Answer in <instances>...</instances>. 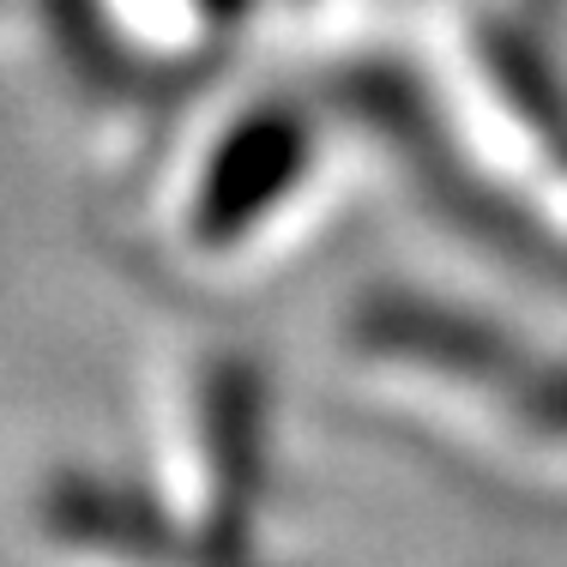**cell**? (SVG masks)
Instances as JSON below:
<instances>
[{"mask_svg": "<svg viewBox=\"0 0 567 567\" xmlns=\"http://www.w3.org/2000/svg\"><path fill=\"white\" fill-rule=\"evenodd\" d=\"M332 145L320 115L290 91L218 110L152 182V248L199 284L260 278L290 260L327 212Z\"/></svg>", "mask_w": 567, "mask_h": 567, "instance_id": "6da1fadb", "label": "cell"}, {"mask_svg": "<svg viewBox=\"0 0 567 567\" xmlns=\"http://www.w3.org/2000/svg\"><path fill=\"white\" fill-rule=\"evenodd\" d=\"M152 502L194 544L254 561V519L266 489V381L241 350H194L157 399Z\"/></svg>", "mask_w": 567, "mask_h": 567, "instance_id": "7a4b0ae2", "label": "cell"}, {"mask_svg": "<svg viewBox=\"0 0 567 567\" xmlns=\"http://www.w3.org/2000/svg\"><path fill=\"white\" fill-rule=\"evenodd\" d=\"M66 66L103 103H164L224 61L248 0H49Z\"/></svg>", "mask_w": 567, "mask_h": 567, "instance_id": "3957f363", "label": "cell"}, {"mask_svg": "<svg viewBox=\"0 0 567 567\" xmlns=\"http://www.w3.org/2000/svg\"><path fill=\"white\" fill-rule=\"evenodd\" d=\"M31 549L43 567H254L194 544L152 489L133 495L97 477H55L37 502Z\"/></svg>", "mask_w": 567, "mask_h": 567, "instance_id": "277c9868", "label": "cell"}]
</instances>
